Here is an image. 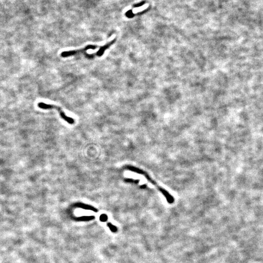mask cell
I'll return each mask as SVG.
<instances>
[{
	"label": "cell",
	"mask_w": 263,
	"mask_h": 263,
	"mask_svg": "<svg viewBox=\"0 0 263 263\" xmlns=\"http://www.w3.org/2000/svg\"><path fill=\"white\" fill-rule=\"evenodd\" d=\"M38 106L39 108H41L42 109H44V110H49V109H56L58 111V112L59 113L60 117H61V118L63 120H65L66 122H68L69 124H73L74 123V120L73 118L67 117V115H66L65 113L63 111L62 108L59 107V106H57L55 105L45 104V103H42V102H40V103H38Z\"/></svg>",
	"instance_id": "1"
},
{
	"label": "cell",
	"mask_w": 263,
	"mask_h": 263,
	"mask_svg": "<svg viewBox=\"0 0 263 263\" xmlns=\"http://www.w3.org/2000/svg\"><path fill=\"white\" fill-rule=\"evenodd\" d=\"M98 48V46L95 45H88L83 48L81 49L76 50H71V51H64L61 53V56L62 57L66 58L68 57L74 56V55H78L80 53H84L85 51L89 49H96L97 48Z\"/></svg>",
	"instance_id": "2"
},
{
	"label": "cell",
	"mask_w": 263,
	"mask_h": 263,
	"mask_svg": "<svg viewBox=\"0 0 263 263\" xmlns=\"http://www.w3.org/2000/svg\"><path fill=\"white\" fill-rule=\"evenodd\" d=\"M115 41H116V39H114V40L109 42V43H107V44H106L105 45H104L103 47H101L99 49V50L97 53H95V54H90H90H87L85 55V56L88 59H93V58L96 57V56L98 57H101L104 55V53L106 50L108 49L109 47H111V45H112L113 44H114L115 42Z\"/></svg>",
	"instance_id": "3"
},
{
	"label": "cell",
	"mask_w": 263,
	"mask_h": 263,
	"mask_svg": "<svg viewBox=\"0 0 263 263\" xmlns=\"http://www.w3.org/2000/svg\"><path fill=\"white\" fill-rule=\"evenodd\" d=\"M77 207L80 208H82L83 209L87 210H92L94 212H97L98 210L95 208L93 206H90V205H87V204H83V203H78L76 205Z\"/></svg>",
	"instance_id": "4"
},
{
	"label": "cell",
	"mask_w": 263,
	"mask_h": 263,
	"mask_svg": "<svg viewBox=\"0 0 263 263\" xmlns=\"http://www.w3.org/2000/svg\"><path fill=\"white\" fill-rule=\"evenodd\" d=\"M95 216H82L76 218V220L80 221H88L95 219Z\"/></svg>",
	"instance_id": "5"
},
{
	"label": "cell",
	"mask_w": 263,
	"mask_h": 263,
	"mask_svg": "<svg viewBox=\"0 0 263 263\" xmlns=\"http://www.w3.org/2000/svg\"><path fill=\"white\" fill-rule=\"evenodd\" d=\"M128 169L131 171H134L135 173H138L139 174H143V175L145 174L143 171L137 168L134 167L133 166H129L128 167Z\"/></svg>",
	"instance_id": "6"
},
{
	"label": "cell",
	"mask_w": 263,
	"mask_h": 263,
	"mask_svg": "<svg viewBox=\"0 0 263 263\" xmlns=\"http://www.w3.org/2000/svg\"><path fill=\"white\" fill-rule=\"evenodd\" d=\"M107 226L109 227L110 231L112 232L115 233V232H118V227L115 226L113 225L111 223H108L107 224Z\"/></svg>",
	"instance_id": "7"
},
{
	"label": "cell",
	"mask_w": 263,
	"mask_h": 263,
	"mask_svg": "<svg viewBox=\"0 0 263 263\" xmlns=\"http://www.w3.org/2000/svg\"><path fill=\"white\" fill-rule=\"evenodd\" d=\"M99 220L101 222H106L108 220V216L105 214H102L99 217Z\"/></svg>",
	"instance_id": "8"
}]
</instances>
